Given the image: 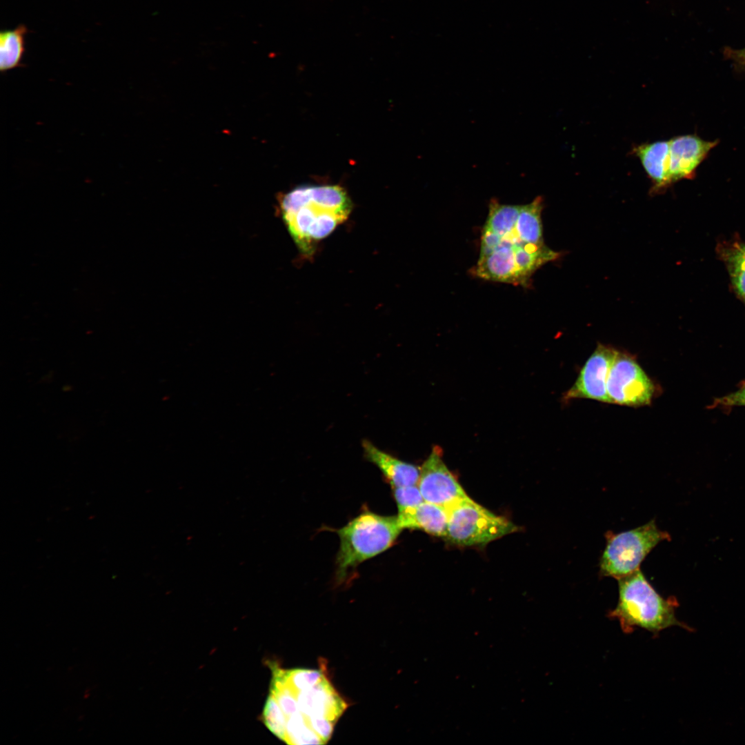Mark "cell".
Instances as JSON below:
<instances>
[{
	"label": "cell",
	"instance_id": "17",
	"mask_svg": "<svg viewBox=\"0 0 745 745\" xmlns=\"http://www.w3.org/2000/svg\"><path fill=\"white\" fill-rule=\"evenodd\" d=\"M715 404L723 406H745V385L734 393L717 399Z\"/></svg>",
	"mask_w": 745,
	"mask_h": 745
},
{
	"label": "cell",
	"instance_id": "12",
	"mask_svg": "<svg viewBox=\"0 0 745 745\" xmlns=\"http://www.w3.org/2000/svg\"><path fill=\"white\" fill-rule=\"evenodd\" d=\"M397 516L403 530H421L435 536H446L448 509L446 507L424 501L413 508L398 512Z\"/></svg>",
	"mask_w": 745,
	"mask_h": 745
},
{
	"label": "cell",
	"instance_id": "16",
	"mask_svg": "<svg viewBox=\"0 0 745 745\" xmlns=\"http://www.w3.org/2000/svg\"><path fill=\"white\" fill-rule=\"evenodd\" d=\"M393 493L398 512L413 508L424 501L417 485L393 488Z\"/></svg>",
	"mask_w": 745,
	"mask_h": 745
},
{
	"label": "cell",
	"instance_id": "14",
	"mask_svg": "<svg viewBox=\"0 0 745 745\" xmlns=\"http://www.w3.org/2000/svg\"><path fill=\"white\" fill-rule=\"evenodd\" d=\"M0 33V70L3 72L21 66L27 28L20 25L13 30H2Z\"/></svg>",
	"mask_w": 745,
	"mask_h": 745
},
{
	"label": "cell",
	"instance_id": "8",
	"mask_svg": "<svg viewBox=\"0 0 745 745\" xmlns=\"http://www.w3.org/2000/svg\"><path fill=\"white\" fill-rule=\"evenodd\" d=\"M417 486L424 501L446 508L468 495L445 465L441 449L435 446L419 468Z\"/></svg>",
	"mask_w": 745,
	"mask_h": 745
},
{
	"label": "cell",
	"instance_id": "11",
	"mask_svg": "<svg viewBox=\"0 0 745 745\" xmlns=\"http://www.w3.org/2000/svg\"><path fill=\"white\" fill-rule=\"evenodd\" d=\"M365 458L381 472L392 488L417 485L419 468L380 450L368 440L362 441Z\"/></svg>",
	"mask_w": 745,
	"mask_h": 745
},
{
	"label": "cell",
	"instance_id": "3",
	"mask_svg": "<svg viewBox=\"0 0 745 745\" xmlns=\"http://www.w3.org/2000/svg\"><path fill=\"white\" fill-rule=\"evenodd\" d=\"M618 602L608 617L618 620L624 633L641 628L657 634L672 626L684 627L675 615V597H662L640 569L618 579Z\"/></svg>",
	"mask_w": 745,
	"mask_h": 745
},
{
	"label": "cell",
	"instance_id": "18",
	"mask_svg": "<svg viewBox=\"0 0 745 745\" xmlns=\"http://www.w3.org/2000/svg\"><path fill=\"white\" fill-rule=\"evenodd\" d=\"M726 55L738 66H745V48L741 50H727Z\"/></svg>",
	"mask_w": 745,
	"mask_h": 745
},
{
	"label": "cell",
	"instance_id": "1",
	"mask_svg": "<svg viewBox=\"0 0 745 745\" xmlns=\"http://www.w3.org/2000/svg\"><path fill=\"white\" fill-rule=\"evenodd\" d=\"M281 716L290 744H324L347 708L321 670L275 668L269 695Z\"/></svg>",
	"mask_w": 745,
	"mask_h": 745
},
{
	"label": "cell",
	"instance_id": "10",
	"mask_svg": "<svg viewBox=\"0 0 745 745\" xmlns=\"http://www.w3.org/2000/svg\"><path fill=\"white\" fill-rule=\"evenodd\" d=\"M717 141H705L696 135H683L669 140V179L670 184L691 179Z\"/></svg>",
	"mask_w": 745,
	"mask_h": 745
},
{
	"label": "cell",
	"instance_id": "5",
	"mask_svg": "<svg viewBox=\"0 0 745 745\" xmlns=\"http://www.w3.org/2000/svg\"><path fill=\"white\" fill-rule=\"evenodd\" d=\"M605 537L600 573L617 580L639 570L647 555L659 542L669 539L668 533L659 529L655 520L617 534L608 531Z\"/></svg>",
	"mask_w": 745,
	"mask_h": 745
},
{
	"label": "cell",
	"instance_id": "4",
	"mask_svg": "<svg viewBox=\"0 0 745 745\" xmlns=\"http://www.w3.org/2000/svg\"><path fill=\"white\" fill-rule=\"evenodd\" d=\"M403 528L397 515H381L365 510L342 528L332 529L339 536L336 580L344 582L362 562L390 548Z\"/></svg>",
	"mask_w": 745,
	"mask_h": 745
},
{
	"label": "cell",
	"instance_id": "7",
	"mask_svg": "<svg viewBox=\"0 0 745 745\" xmlns=\"http://www.w3.org/2000/svg\"><path fill=\"white\" fill-rule=\"evenodd\" d=\"M610 404L631 407L650 405L657 388L635 357L617 350L606 383Z\"/></svg>",
	"mask_w": 745,
	"mask_h": 745
},
{
	"label": "cell",
	"instance_id": "15",
	"mask_svg": "<svg viewBox=\"0 0 745 745\" xmlns=\"http://www.w3.org/2000/svg\"><path fill=\"white\" fill-rule=\"evenodd\" d=\"M724 255L734 288L745 303V244H734Z\"/></svg>",
	"mask_w": 745,
	"mask_h": 745
},
{
	"label": "cell",
	"instance_id": "6",
	"mask_svg": "<svg viewBox=\"0 0 745 745\" xmlns=\"http://www.w3.org/2000/svg\"><path fill=\"white\" fill-rule=\"evenodd\" d=\"M448 509L445 538L458 546H484L518 530L508 519L496 515L468 497Z\"/></svg>",
	"mask_w": 745,
	"mask_h": 745
},
{
	"label": "cell",
	"instance_id": "13",
	"mask_svg": "<svg viewBox=\"0 0 745 745\" xmlns=\"http://www.w3.org/2000/svg\"><path fill=\"white\" fill-rule=\"evenodd\" d=\"M635 154L651 179L656 190L670 184L669 179V141H659L639 145Z\"/></svg>",
	"mask_w": 745,
	"mask_h": 745
},
{
	"label": "cell",
	"instance_id": "9",
	"mask_svg": "<svg viewBox=\"0 0 745 745\" xmlns=\"http://www.w3.org/2000/svg\"><path fill=\"white\" fill-rule=\"evenodd\" d=\"M617 352V350L613 347L598 344L564 399L569 401L583 398L610 404L606 383Z\"/></svg>",
	"mask_w": 745,
	"mask_h": 745
},
{
	"label": "cell",
	"instance_id": "2",
	"mask_svg": "<svg viewBox=\"0 0 745 745\" xmlns=\"http://www.w3.org/2000/svg\"><path fill=\"white\" fill-rule=\"evenodd\" d=\"M281 219L298 249L312 255L316 245L346 221L352 203L338 185H302L279 199Z\"/></svg>",
	"mask_w": 745,
	"mask_h": 745
}]
</instances>
